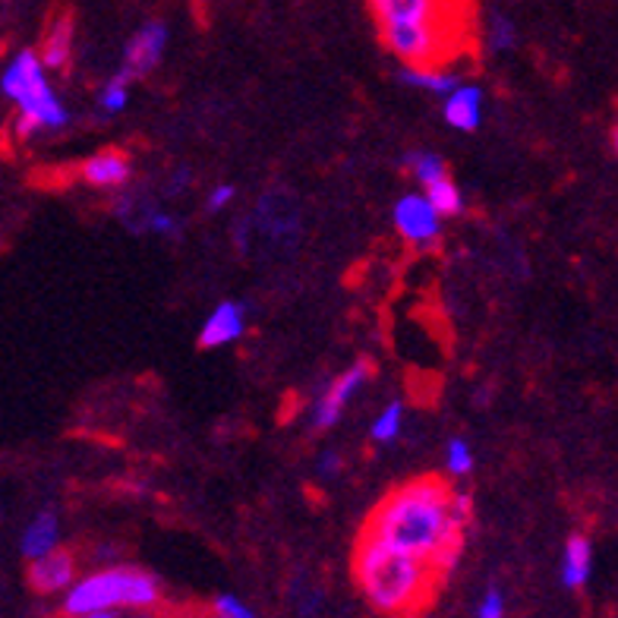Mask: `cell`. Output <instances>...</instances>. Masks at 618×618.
Wrapping results in <instances>:
<instances>
[{
	"mask_svg": "<svg viewBox=\"0 0 618 618\" xmlns=\"http://www.w3.org/2000/svg\"><path fill=\"white\" fill-rule=\"evenodd\" d=\"M404 430V404L392 401L388 407H382L376 413V420L370 423V439L378 445H388L395 442Z\"/></svg>",
	"mask_w": 618,
	"mask_h": 618,
	"instance_id": "19",
	"label": "cell"
},
{
	"mask_svg": "<svg viewBox=\"0 0 618 618\" xmlns=\"http://www.w3.org/2000/svg\"><path fill=\"white\" fill-rule=\"evenodd\" d=\"M398 80L404 85H413V89H423V92H432V95H452L457 85H460V77L452 73V70H445V67H439V70H420V67H401V73H398Z\"/></svg>",
	"mask_w": 618,
	"mask_h": 618,
	"instance_id": "17",
	"label": "cell"
},
{
	"mask_svg": "<svg viewBox=\"0 0 618 618\" xmlns=\"http://www.w3.org/2000/svg\"><path fill=\"white\" fill-rule=\"evenodd\" d=\"M514 45V26L505 16H492L489 20V48L492 51H509Z\"/></svg>",
	"mask_w": 618,
	"mask_h": 618,
	"instance_id": "24",
	"label": "cell"
},
{
	"mask_svg": "<svg viewBox=\"0 0 618 618\" xmlns=\"http://www.w3.org/2000/svg\"><path fill=\"white\" fill-rule=\"evenodd\" d=\"M353 578L366 603L382 616L417 613L439 584V574L427 559L404 552L366 530L353 549Z\"/></svg>",
	"mask_w": 618,
	"mask_h": 618,
	"instance_id": "2",
	"label": "cell"
},
{
	"mask_svg": "<svg viewBox=\"0 0 618 618\" xmlns=\"http://www.w3.org/2000/svg\"><path fill=\"white\" fill-rule=\"evenodd\" d=\"M60 543V521L55 511H42L26 524L23 537H20V552L26 562H35L48 552H55Z\"/></svg>",
	"mask_w": 618,
	"mask_h": 618,
	"instance_id": "14",
	"label": "cell"
},
{
	"mask_svg": "<svg viewBox=\"0 0 618 618\" xmlns=\"http://www.w3.org/2000/svg\"><path fill=\"white\" fill-rule=\"evenodd\" d=\"M243 331H246V306L237 300H224L206 316V323L199 328V345L209 350L228 348L241 341Z\"/></svg>",
	"mask_w": 618,
	"mask_h": 618,
	"instance_id": "11",
	"label": "cell"
},
{
	"mask_svg": "<svg viewBox=\"0 0 618 618\" xmlns=\"http://www.w3.org/2000/svg\"><path fill=\"white\" fill-rule=\"evenodd\" d=\"M162 603L159 581L133 564H108L80 581L63 593V616L85 618L92 613H120V609H155Z\"/></svg>",
	"mask_w": 618,
	"mask_h": 618,
	"instance_id": "3",
	"label": "cell"
},
{
	"mask_svg": "<svg viewBox=\"0 0 618 618\" xmlns=\"http://www.w3.org/2000/svg\"><path fill=\"white\" fill-rule=\"evenodd\" d=\"M593 546L584 534H571L562 549V584L568 591H581L591 581Z\"/></svg>",
	"mask_w": 618,
	"mask_h": 618,
	"instance_id": "16",
	"label": "cell"
},
{
	"mask_svg": "<svg viewBox=\"0 0 618 618\" xmlns=\"http://www.w3.org/2000/svg\"><path fill=\"white\" fill-rule=\"evenodd\" d=\"M164 45H167V26L164 23H145V26L136 32L133 38L127 42L124 48V63H120V73L127 80H142L149 77L159 60L164 55Z\"/></svg>",
	"mask_w": 618,
	"mask_h": 618,
	"instance_id": "9",
	"label": "cell"
},
{
	"mask_svg": "<svg viewBox=\"0 0 618 618\" xmlns=\"http://www.w3.org/2000/svg\"><path fill=\"white\" fill-rule=\"evenodd\" d=\"M423 193L430 196V202L442 218H455L464 212V196H460V187H457L452 177H442L439 184H432Z\"/></svg>",
	"mask_w": 618,
	"mask_h": 618,
	"instance_id": "20",
	"label": "cell"
},
{
	"mask_svg": "<svg viewBox=\"0 0 618 618\" xmlns=\"http://www.w3.org/2000/svg\"><path fill=\"white\" fill-rule=\"evenodd\" d=\"M130 82L124 73H117V77H110L105 85H102V92H98V108L105 110V114H120V110L130 105Z\"/></svg>",
	"mask_w": 618,
	"mask_h": 618,
	"instance_id": "21",
	"label": "cell"
},
{
	"mask_svg": "<svg viewBox=\"0 0 618 618\" xmlns=\"http://www.w3.org/2000/svg\"><path fill=\"white\" fill-rule=\"evenodd\" d=\"M613 149H616V159H618V127L613 130Z\"/></svg>",
	"mask_w": 618,
	"mask_h": 618,
	"instance_id": "31",
	"label": "cell"
},
{
	"mask_svg": "<svg viewBox=\"0 0 618 618\" xmlns=\"http://www.w3.org/2000/svg\"><path fill=\"white\" fill-rule=\"evenodd\" d=\"M378 26L385 23H464L467 0H366Z\"/></svg>",
	"mask_w": 618,
	"mask_h": 618,
	"instance_id": "7",
	"label": "cell"
},
{
	"mask_svg": "<svg viewBox=\"0 0 618 618\" xmlns=\"http://www.w3.org/2000/svg\"><path fill=\"white\" fill-rule=\"evenodd\" d=\"M45 70L48 67L42 63V55L26 48L3 67L0 92H3L7 102L16 105V114L35 117L45 130H63L70 124V114L55 95Z\"/></svg>",
	"mask_w": 618,
	"mask_h": 618,
	"instance_id": "4",
	"label": "cell"
},
{
	"mask_svg": "<svg viewBox=\"0 0 618 618\" xmlns=\"http://www.w3.org/2000/svg\"><path fill=\"white\" fill-rule=\"evenodd\" d=\"M378 35L404 67L420 70H439L464 48V23H385Z\"/></svg>",
	"mask_w": 618,
	"mask_h": 618,
	"instance_id": "5",
	"label": "cell"
},
{
	"mask_svg": "<svg viewBox=\"0 0 618 618\" xmlns=\"http://www.w3.org/2000/svg\"><path fill=\"white\" fill-rule=\"evenodd\" d=\"M85 618H120V616H117V613H92V616Z\"/></svg>",
	"mask_w": 618,
	"mask_h": 618,
	"instance_id": "30",
	"label": "cell"
},
{
	"mask_svg": "<svg viewBox=\"0 0 618 618\" xmlns=\"http://www.w3.org/2000/svg\"><path fill=\"white\" fill-rule=\"evenodd\" d=\"M149 231H152V234H162V237H174V234L180 231V221L171 215V212H164V209H155L152 218H149Z\"/></svg>",
	"mask_w": 618,
	"mask_h": 618,
	"instance_id": "27",
	"label": "cell"
},
{
	"mask_svg": "<svg viewBox=\"0 0 618 618\" xmlns=\"http://www.w3.org/2000/svg\"><path fill=\"white\" fill-rule=\"evenodd\" d=\"M404 164L410 167L413 180H417L423 189L432 187V184H439L442 177H448L445 159H442L439 152H407V155H404Z\"/></svg>",
	"mask_w": 618,
	"mask_h": 618,
	"instance_id": "18",
	"label": "cell"
},
{
	"mask_svg": "<svg viewBox=\"0 0 618 618\" xmlns=\"http://www.w3.org/2000/svg\"><path fill=\"white\" fill-rule=\"evenodd\" d=\"M82 180L95 189H117L130 184L133 177V162L127 159V152L120 149H102L95 155H89L80 167Z\"/></svg>",
	"mask_w": 618,
	"mask_h": 618,
	"instance_id": "12",
	"label": "cell"
},
{
	"mask_svg": "<svg viewBox=\"0 0 618 618\" xmlns=\"http://www.w3.org/2000/svg\"><path fill=\"white\" fill-rule=\"evenodd\" d=\"M196 3H212V0H196Z\"/></svg>",
	"mask_w": 618,
	"mask_h": 618,
	"instance_id": "32",
	"label": "cell"
},
{
	"mask_svg": "<svg viewBox=\"0 0 618 618\" xmlns=\"http://www.w3.org/2000/svg\"><path fill=\"white\" fill-rule=\"evenodd\" d=\"M477 618H505V596L502 591H486L480 606H477Z\"/></svg>",
	"mask_w": 618,
	"mask_h": 618,
	"instance_id": "25",
	"label": "cell"
},
{
	"mask_svg": "<svg viewBox=\"0 0 618 618\" xmlns=\"http://www.w3.org/2000/svg\"><path fill=\"white\" fill-rule=\"evenodd\" d=\"M212 618H256V613L234 593H221L212 599Z\"/></svg>",
	"mask_w": 618,
	"mask_h": 618,
	"instance_id": "23",
	"label": "cell"
},
{
	"mask_svg": "<svg viewBox=\"0 0 618 618\" xmlns=\"http://www.w3.org/2000/svg\"><path fill=\"white\" fill-rule=\"evenodd\" d=\"M38 130H45L35 117H28V114H16L13 117V133L20 136V139H28V136H35Z\"/></svg>",
	"mask_w": 618,
	"mask_h": 618,
	"instance_id": "28",
	"label": "cell"
},
{
	"mask_svg": "<svg viewBox=\"0 0 618 618\" xmlns=\"http://www.w3.org/2000/svg\"><path fill=\"white\" fill-rule=\"evenodd\" d=\"M234 199H237V187H234V184H218V187H212V193H209L206 206H209V212H224Z\"/></svg>",
	"mask_w": 618,
	"mask_h": 618,
	"instance_id": "26",
	"label": "cell"
},
{
	"mask_svg": "<svg viewBox=\"0 0 618 618\" xmlns=\"http://www.w3.org/2000/svg\"><path fill=\"white\" fill-rule=\"evenodd\" d=\"M42 63L48 67V70H67L70 67V57H73V20H70V13H60L51 20V26L45 32V38H42Z\"/></svg>",
	"mask_w": 618,
	"mask_h": 618,
	"instance_id": "15",
	"label": "cell"
},
{
	"mask_svg": "<svg viewBox=\"0 0 618 618\" xmlns=\"http://www.w3.org/2000/svg\"><path fill=\"white\" fill-rule=\"evenodd\" d=\"M338 470H341V457L331 455V452H325L323 460H319V477H325V480H328V477H335Z\"/></svg>",
	"mask_w": 618,
	"mask_h": 618,
	"instance_id": "29",
	"label": "cell"
},
{
	"mask_svg": "<svg viewBox=\"0 0 618 618\" xmlns=\"http://www.w3.org/2000/svg\"><path fill=\"white\" fill-rule=\"evenodd\" d=\"M395 231L401 234L404 243H410L413 249H432L442 241V215L435 212L427 193H407L395 202L392 209Z\"/></svg>",
	"mask_w": 618,
	"mask_h": 618,
	"instance_id": "6",
	"label": "cell"
},
{
	"mask_svg": "<svg viewBox=\"0 0 618 618\" xmlns=\"http://www.w3.org/2000/svg\"><path fill=\"white\" fill-rule=\"evenodd\" d=\"M442 117H445V124H448L452 130L474 133V130L483 124V89H480V85H470V82H460L452 95H445Z\"/></svg>",
	"mask_w": 618,
	"mask_h": 618,
	"instance_id": "13",
	"label": "cell"
},
{
	"mask_svg": "<svg viewBox=\"0 0 618 618\" xmlns=\"http://www.w3.org/2000/svg\"><path fill=\"white\" fill-rule=\"evenodd\" d=\"M77 559L67 549H55L35 562H28V587L35 593H67L77 584Z\"/></svg>",
	"mask_w": 618,
	"mask_h": 618,
	"instance_id": "10",
	"label": "cell"
},
{
	"mask_svg": "<svg viewBox=\"0 0 618 618\" xmlns=\"http://www.w3.org/2000/svg\"><path fill=\"white\" fill-rule=\"evenodd\" d=\"M445 470L452 477H467L474 470V448L464 435H455L445 442Z\"/></svg>",
	"mask_w": 618,
	"mask_h": 618,
	"instance_id": "22",
	"label": "cell"
},
{
	"mask_svg": "<svg viewBox=\"0 0 618 618\" xmlns=\"http://www.w3.org/2000/svg\"><path fill=\"white\" fill-rule=\"evenodd\" d=\"M455 492L439 477H417L392 489L366 521V534L413 552L435 568V574H448L464 552L467 527L452 517Z\"/></svg>",
	"mask_w": 618,
	"mask_h": 618,
	"instance_id": "1",
	"label": "cell"
},
{
	"mask_svg": "<svg viewBox=\"0 0 618 618\" xmlns=\"http://www.w3.org/2000/svg\"><path fill=\"white\" fill-rule=\"evenodd\" d=\"M366 378H370V366H366V363H353V366H348V370L316 398V404H313V427H316V430H331V427L345 417V410H348V404L357 398V392L366 385Z\"/></svg>",
	"mask_w": 618,
	"mask_h": 618,
	"instance_id": "8",
	"label": "cell"
}]
</instances>
